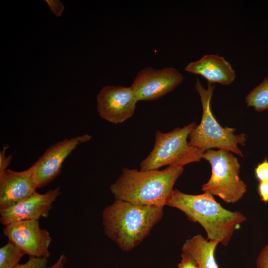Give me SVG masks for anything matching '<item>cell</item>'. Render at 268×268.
<instances>
[{"instance_id": "cell-1", "label": "cell", "mask_w": 268, "mask_h": 268, "mask_svg": "<svg viewBox=\"0 0 268 268\" xmlns=\"http://www.w3.org/2000/svg\"><path fill=\"white\" fill-rule=\"evenodd\" d=\"M166 205L183 212L189 220L203 227L208 240H219L224 246L229 243L234 232L246 220L240 211H230L223 208L213 195L207 193L191 195L175 189Z\"/></svg>"}, {"instance_id": "cell-2", "label": "cell", "mask_w": 268, "mask_h": 268, "mask_svg": "<svg viewBox=\"0 0 268 268\" xmlns=\"http://www.w3.org/2000/svg\"><path fill=\"white\" fill-rule=\"evenodd\" d=\"M183 167L170 166L162 170L124 168L110 190L115 199L136 205L163 208Z\"/></svg>"}, {"instance_id": "cell-3", "label": "cell", "mask_w": 268, "mask_h": 268, "mask_svg": "<svg viewBox=\"0 0 268 268\" xmlns=\"http://www.w3.org/2000/svg\"><path fill=\"white\" fill-rule=\"evenodd\" d=\"M163 208L136 205L115 199L102 214L105 235L122 250L138 246L162 219Z\"/></svg>"}, {"instance_id": "cell-4", "label": "cell", "mask_w": 268, "mask_h": 268, "mask_svg": "<svg viewBox=\"0 0 268 268\" xmlns=\"http://www.w3.org/2000/svg\"><path fill=\"white\" fill-rule=\"evenodd\" d=\"M195 88L201 100L202 116L200 124L196 126L189 134V144L205 152L212 148H218L243 156L238 146L245 145L246 134L242 133L236 135L235 129L223 127L211 111V101L215 85L208 83L206 88L197 77Z\"/></svg>"}, {"instance_id": "cell-5", "label": "cell", "mask_w": 268, "mask_h": 268, "mask_svg": "<svg viewBox=\"0 0 268 268\" xmlns=\"http://www.w3.org/2000/svg\"><path fill=\"white\" fill-rule=\"evenodd\" d=\"M196 126V123L192 122L167 133L157 130L154 147L141 162L140 170L159 169L166 165L184 167L199 162L205 151L191 146L187 141L190 133Z\"/></svg>"}, {"instance_id": "cell-6", "label": "cell", "mask_w": 268, "mask_h": 268, "mask_svg": "<svg viewBox=\"0 0 268 268\" xmlns=\"http://www.w3.org/2000/svg\"><path fill=\"white\" fill-rule=\"evenodd\" d=\"M211 167L209 180L202 186L204 193L216 196L227 203L238 201L247 192V185L239 177L240 165L232 152L210 149L203 154Z\"/></svg>"}, {"instance_id": "cell-7", "label": "cell", "mask_w": 268, "mask_h": 268, "mask_svg": "<svg viewBox=\"0 0 268 268\" xmlns=\"http://www.w3.org/2000/svg\"><path fill=\"white\" fill-rule=\"evenodd\" d=\"M183 79V75L174 68L147 67L138 72L131 86L138 101H152L172 91Z\"/></svg>"}, {"instance_id": "cell-8", "label": "cell", "mask_w": 268, "mask_h": 268, "mask_svg": "<svg viewBox=\"0 0 268 268\" xmlns=\"http://www.w3.org/2000/svg\"><path fill=\"white\" fill-rule=\"evenodd\" d=\"M85 134L65 138L51 145L31 166L37 188H42L54 180L61 173L63 162L80 144L90 140Z\"/></svg>"}, {"instance_id": "cell-9", "label": "cell", "mask_w": 268, "mask_h": 268, "mask_svg": "<svg viewBox=\"0 0 268 268\" xmlns=\"http://www.w3.org/2000/svg\"><path fill=\"white\" fill-rule=\"evenodd\" d=\"M4 235L29 256L48 258L52 238L39 220H24L11 223L3 228Z\"/></svg>"}, {"instance_id": "cell-10", "label": "cell", "mask_w": 268, "mask_h": 268, "mask_svg": "<svg viewBox=\"0 0 268 268\" xmlns=\"http://www.w3.org/2000/svg\"><path fill=\"white\" fill-rule=\"evenodd\" d=\"M138 102L131 86L107 85L97 95V111L110 123H122L133 115Z\"/></svg>"}, {"instance_id": "cell-11", "label": "cell", "mask_w": 268, "mask_h": 268, "mask_svg": "<svg viewBox=\"0 0 268 268\" xmlns=\"http://www.w3.org/2000/svg\"><path fill=\"white\" fill-rule=\"evenodd\" d=\"M60 194L59 187L43 194L36 191L13 206L0 210V222L6 226L16 222L47 218L53 208V203Z\"/></svg>"}, {"instance_id": "cell-12", "label": "cell", "mask_w": 268, "mask_h": 268, "mask_svg": "<svg viewBox=\"0 0 268 268\" xmlns=\"http://www.w3.org/2000/svg\"><path fill=\"white\" fill-rule=\"evenodd\" d=\"M37 188L31 167L22 171L7 169L0 175V210L26 199L36 191Z\"/></svg>"}, {"instance_id": "cell-13", "label": "cell", "mask_w": 268, "mask_h": 268, "mask_svg": "<svg viewBox=\"0 0 268 268\" xmlns=\"http://www.w3.org/2000/svg\"><path fill=\"white\" fill-rule=\"evenodd\" d=\"M184 70L201 75L208 83L213 84L228 85L236 78L235 72L230 63L223 57L215 54L205 55L198 60L190 62Z\"/></svg>"}, {"instance_id": "cell-14", "label": "cell", "mask_w": 268, "mask_h": 268, "mask_svg": "<svg viewBox=\"0 0 268 268\" xmlns=\"http://www.w3.org/2000/svg\"><path fill=\"white\" fill-rule=\"evenodd\" d=\"M221 241L209 240L201 234L187 239L182 247V253L190 255L199 268H220L216 260L215 251Z\"/></svg>"}, {"instance_id": "cell-15", "label": "cell", "mask_w": 268, "mask_h": 268, "mask_svg": "<svg viewBox=\"0 0 268 268\" xmlns=\"http://www.w3.org/2000/svg\"><path fill=\"white\" fill-rule=\"evenodd\" d=\"M247 106L252 107L258 112L268 109V78L251 90L245 97Z\"/></svg>"}, {"instance_id": "cell-16", "label": "cell", "mask_w": 268, "mask_h": 268, "mask_svg": "<svg viewBox=\"0 0 268 268\" xmlns=\"http://www.w3.org/2000/svg\"><path fill=\"white\" fill-rule=\"evenodd\" d=\"M25 254L14 243L8 241L0 248V268H13Z\"/></svg>"}, {"instance_id": "cell-17", "label": "cell", "mask_w": 268, "mask_h": 268, "mask_svg": "<svg viewBox=\"0 0 268 268\" xmlns=\"http://www.w3.org/2000/svg\"><path fill=\"white\" fill-rule=\"evenodd\" d=\"M46 258L29 256L28 260L23 264H18L13 268H45L47 267Z\"/></svg>"}, {"instance_id": "cell-18", "label": "cell", "mask_w": 268, "mask_h": 268, "mask_svg": "<svg viewBox=\"0 0 268 268\" xmlns=\"http://www.w3.org/2000/svg\"><path fill=\"white\" fill-rule=\"evenodd\" d=\"M255 174L256 178L260 182H268V160L265 158L255 167Z\"/></svg>"}, {"instance_id": "cell-19", "label": "cell", "mask_w": 268, "mask_h": 268, "mask_svg": "<svg viewBox=\"0 0 268 268\" xmlns=\"http://www.w3.org/2000/svg\"><path fill=\"white\" fill-rule=\"evenodd\" d=\"M256 268H268V243L259 253L256 261Z\"/></svg>"}, {"instance_id": "cell-20", "label": "cell", "mask_w": 268, "mask_h": 268, "mask_svg": "<svg viewBox=\"0 0 268 268\" xmlns=\"http://www.w3.org/2000/svg\"><path fill=\"white\" fill-rule=\"evenodd\" d=\"M8 147V145L3 146L2 150L0 152V175L7 169L12 158V155H6V151Z\"/></svg>"}, {"instance_id": "cell-21", "label": "cell", "mask_w": 268, "mask_h": 268, "mask_svg": "<svg viewBox=\"0 0 268 268\" xmlns=\"http://www.w3.org/2000/svg\"><path fill=\"white\" fill-rule=\"evenodd\" d=\"M177 268H199L193 258L189 254L182 253L181 259Z\"/></svg>"}, {"instance_id": "cell-22", "label": "cell", "mask_w": 268, "mask_h": 268, "mask_svg": "<svg viewBox=\"0 0 268 268\" xmlns=\"http://www.w3.org/2000/svg\"><path fill=\"white\" fill-rule=\"evenodd\" d=\"M51 11L57 16L60 17L64 9V7L59 0H46Z\"/></svg>"}, {"instance_id": "cell-23", "label": "cell", "mask_w": 268, "mask_h": 268, "mask_svg": "<svg viewBox=\"0 0 268 268\" xmlns=\"http://www.w3.org/2000/svg\"><path fill=\"white\" fill-rule=\"evenodd\" d=\"M258 190L261 200L265 202H268V182H260L259 183Z\"/></svg>"}, {"instance_id": "cell-24", "label": "cell", "mask_w": 268, "mask_h": 268, "mask_svg": "<svg viewBox=\"0 0 268 268\" xmlns=\"http://www.w3.org/2000/svg\"><path fill=\"white\" fill-rule=\"evenodd\" d=\"M67 262V257L62 253L60 255L56 262L50 267H47L45 268H64Z\"/></svg>"}]
</instances>
